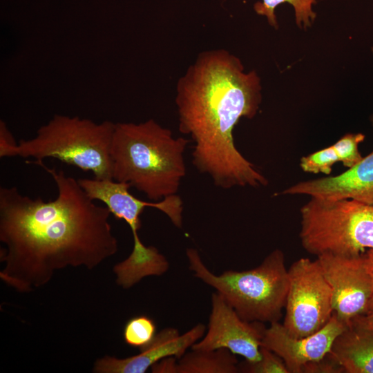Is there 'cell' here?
Here are the masks:
<instances>
[{
    "label": "cell",
    "instance_id": "cell-1",
    "mask_svg": "<svg viewBox=\"0 0 373 373\" xmlns=\"http://www.w3.org/2000/svg\"><path fill=\"white\" fill-rule=\"evenodd\" d=\"M37 164L55 182L53 200L24 195L16 186L0 187V278L25 294L48 284L58 270H92L118 250L108 209L96 204L64 171Z\"/></svg>",
    "mask_w": 373,
    "mask_h": 373
},
{
    "label": "cell",
    "instance_id": "cell-2",
    "mask_svg": "<svg viewBox=\"0 0 373 373\" xmlns=\"http://www.w3.org/2000/svg\"><path fill=\"white\" fill-rule=\"evenodd\" d=\"M254 70L224 49L200 52L179 79L175 104L179 131L194 142L193 163L218 187L266 186L267 178L237 149L233 131L253 118L261 103Z\"/></svg>",
    "mask_w": 373,
    "mask_h": 373
},
{
    "label": "cell",
    "instance_id": "cell-3",
    "mask_svg": "<svg viewBox=\"0 0 373 373\" xmlns=\"http://www.w3.org/2000/svg\"><path fill=\"white\" fill-rule=\"evenodd\" d=\"M188 142L153 119L116 123L111 147L113 179L128 183L153 201L176 195L186 175Z\"/></svg>",
    "mask_w": 373,
    "mask_h": 373
},
{
    "label": "cell",
    "instance_id": "cell-4",
    "mask_svg": "<svg viewBox=\"0 0 373 373\" xmlns=\"http://www.w3.org/2000/svg\"><path fill=\"white\" fill-rule=\"evenodd\" d=\"M189 269L214 288L241 318L248 322H278L285 308L289 288L283 252H271L258 267L241 271L227 270L216 275L204 265L198 251L186 249Z\"/></svg>",
    "mask_w": 373,
    "mask_h": 373
},
{
    "label": "cell",
    "instance_id": "cell-5",
    "mask_svg": "<svg viewBox=\"0 0 373 373\" xmlns=\"http://www.w3.org/2000/svg\"><path fill=\"white\" fill-rule=\"evenodd\" d=\"M115 124L101 123L64 115H55L37 131L36 136L21 140L12 156L32 157V163L54 158L92 172L97 179H113L111 147Z\"/></svg>",
    "mask_w": 373,
    "mask_h": 373
},
{
    "label": "cell",
    "instance_id": "cell-6",
    "mask_svg": "<svg viewBox=\"0 0 373 373\" xmlns=\"http://www.w3.org/2000/svg\"><path fill=\"white\" fill-rule=\"evenodd\" d=\"M300 218L301 245L312 255L357 256L373 249V205L311 197Z\"/></svg>",
    "mask_w": 373,
    "mask_h": 373
},
{
    "label": "cell",
    "instance_id": "cell-7",
    "mask_svg": "<svg viewBox=\"0 0 373 373\" xmlns=\"http://www.w3.org/2000/svg\"><path fill=\"white\" fill-rule=\"evenodd\" d=\"M289 288L283 323L294 337L323 328L333 314L332 292L317 260L301 258L288 269Z\"/></svg>",
    "mask_w": 373,
    "mask_h": 373
},
{
    "label": "cell",
    "instance_id": "cell-8",
    "mask_svg": "<svg viewBox=\"0 0 373 373\" xmlns=\"http://www.w3.org/2000/svg\"><path fill=\"white\" fill-rule=\"evenodd\" d=\"M332 292L334 314L347 323L369 311L372 294V279L363 254L342 256L324 254L317 256Z\"/></svg>",
    "mask_w": 373,
    "mask_h": 373
},
{
    "label": "cell",
    "instance_id": "cell-9",
    "mask_svg": "<svg viewBox=\"0 0 373 373\" xmlns=\"http://www.w3.org/2000/svg\"><path fill=\"white\" fill-rule=\"evenodd\" d=\"M77 180L90 199L103 202L111 214L127 223L133 234V251L135 252L141 251L146 247L138 236L142 226L140 216L146 207L160 210L168 216L175 227H182L183 202L177 195L166 197L157 202H147L134 196L129 191L131 185L126 182L95 178Z\"/></svg>",
    "mask_w": 373,
    "mask_h": 373
},
{
    "label": "cell",
    "instance_id": "cell-10",
    "mask_svg": "<svg viewBox=\"0 0 373 373\" xmlns=\"http://www.w3.org/2000/svg\"><path fill=\"white\" fill-rule=\"evenodd\" d=\"M266 327L260 322H248L217 291L211 295V312L208 329L191 349L229 350L248 361L260 359V347Z\"/></svg>",
    "mask_w": 373,
    "mask_h": 373
},
{
    "label": "cell",
    "instance_id": "cell-11",
    "mask_svg": "<svg viewBox=\"0 0 373 373\" xmlns=\"http://www.w3.org/2000/svg\"><path fill=\"white\" fill-rule=\"evenodd\" d=\"M346 325L333 314L319 331L307 336L294 337L287 333L283 324L274 322L265 328L261 346L280 356L289 373H301L305 365L322 359L330 352L335 338Z\"/></svg>",
    "mask_w": 373,
    "mask_h": 373
},
{
    "label": "cell",
    "instance_id": "cell-12",
    "mask_svg": "<svg viewBox=\"0 0 373 373\" xmlns=\"http://www.w3.org/2000/svg\"><path fill=\"white\" fill-rule=\"evenodd\" d=\"M206 327L198 323L188 332L180 334L173 327L162 329L139 354L124 358L106 355L95 361V373H144L160 360L169 357L180 358L204 335Z\"/></svg>",
    "mask_w": 373,
    "mask_h": 373
},
{
    "label": "cell",
    "instance_id": "cell-13",
    "mask_svg": "<svg viewBox=\"0 0 373 373\" xmlns=\"http://www.w3.org/2000/svg\"><path fill=\"white\" fill-rule=\"evenodd\" d=\"M278 195H307L326 200L350 199L373 205V151L337 175L299 182Z\"/></svg>",
    "mask_w": 373,
    "mask_h": 373
},
{
    "label": "cell",
    "instance_id": "cell-14",
    "mask_svg": "<svg viewBox=\"0 0 373 373\" xmlns=\"http://www.w3.org/2000/svg\"><path fill=\"white\" fill-rule=\"evenodd\" d=\"M346 373H373V332L362 316L351 320L329 352Z\"/></svg>",
    "mask_w": 373,
    "mask_h": 373
},
{
    "label": "cell",
    "instance_id": "cell-15",
    "mask_svg": "<svg viewBox=\"0 0 373 373\" xmlns=\"http://www.w3.org/2000/svg\"><path fill=\"white\" fill-rule=\"evenodd\" d=\"M236 355L225 348L194 350L185 352L178 361L177 373H237Z\"/></svg>",
    "mask_w": 373,
    "mask_h": 373
},
{
    "label": "cell",
    "instance_id": "cell-16",
    "mask_svg": "<svg viewBox=\"0 0 373 373\" xmlns=\"http://www.w3.org/2000/svg\"><path fill=\"white\" fill-rule=\"evenodd\" d=\"M318 0H262L256 2L254 6L256 12L259 15L265 16L269 23L277 28L278 23L275 15L276 7L284 3L291 4L294 8L296 21L300 28H306L311 26L316 19V13L312 10V6Z\"/></svg>",
    "mask_w": 373,
    "mask_h": 373
},
{
    "label": "cell",
    "instance_id": "cell-17",
    "mask_svg": "<svg viewBox=\"0 0 373 373\" xmlns=\"http://www.w3.org/2000/svg\"><path fill=\"white\" fill-rule=\"evenodd\" d=\"M155 324L146 316H138L131 318L124 327V342L139 349L146 346L153 339L156 333Z\"/></svg>",
    "mask_w": 373,
    "mask_h": 373
},
{
    "label": "cell",
    "instance_id": "cell-18",
    "mask_svg": "<svg viewBox=\"0 0 373 373\" xmlns=\"http://www.w3.org/2000/svg\"><path fill=\"white\" fill-rule=\"evenodd\" d=\"M340 162L333 145L301 157L300 166L304 172L329 175L332 166Z\"/></svg>",
    "mask_w": 373,
    "mask_h": 373
},
{
    "label": "cell",
    "instance_id": "cell-19",
    "mask_svg": "<svg viewBox=\"0 0 373 373\" xmlns=\"http://www.w3.org/2000/svg\"><path fill=\"white\" fill-rule=\"evenodd\" d=\"M260 359L238 363L239 372L245 373H289L283 359L270 350L260 347Z\"/></svg>",
    "mask_w": 373,
    "mask_h": 373
},
{
    "label": "cell",
    "instance_id": "cell-20",
    "mask_svg": "<svg viewBox=\"0 0 373 373\" xmlns=\"http://www.w3.org/2000/svg\"><path fill=\"white\" fill-rule=\"evenodd\" d=\"M365 138V135L361 133H347L333 144L344 166L351 168L363 159L358 145Z\"/></svg>",
    "mask_w": 373,
    "mask_h": 373
},
{
    "label": "cell",
    "instance_id": "cell-21",
    "mask_svg": "<svg viewBox=\"0 0 373 373\" xmlns=\"http://www.w3.org/2000/svg\"><path fill=\"white\" fill-rule=\"evenodd\" d=\"M341 373L342 367L328 353L322 359L312 362L303 367L301 373Z\"/></svg>",
    "mask_w": 373,
    "mask_h": 373
},
{
    "label": "cell",
    "instance_id": "cell-22",
    "mask_svg": "<svg viewBox=\"0 0 373 373\" xmlns=\"http://www.w3.org/2000/svg\"><path fill=\"white\" fill-rule=\"evenodd\" d=\"M17 143L7 127L6 124L0 121V157H12Z\"/></svg>",
    "mask_w": 373,
    "mask_h": 373
},
{
    "label": "cell",
    "instance_id": "cell-23",
    "mask_svg": "<svg viewBox=\"0 0 373 373\" xmlns=\"http://www.w3.org/2000/svg\"><path fill=\"white\" fill-rule=\"evenodd\" d=\"M175 356L166 357L151 367L153 373H177L178 361Z\"/></svg>",
    "mask_w": 373,
    "mask_h": 373
},
{
    "label": "cell",
    "instance_id": "cell-24",
    "mask_svg": "<svg viewBox=\"0 0 373 373\" xmlns=\"http://www.w3.org/2000/svg\"><path fill=\"white\" fill-rule=\"evenodd\" d=\"M364 259L366 267L367 269V271L370 274V276L372 279V297L370 299V306H369V312L373 310V249H368L366 251L364 254Z\"/></svg>",
    "mask_w": 373,
    "mask_h": 373
},
{
    "label": "cell",
    "instance_id": "cell-25",
    "mask_svg": "<svg viewBox=\"0 0 373 373\" xmlns=\"http://www.w3.org/2000/svg\"><path fill=\"white\" fill-rule=\"evenodd\" d=\"M365 324L373 332V310L367 312L366 314L362 316Z\"/></svg>",
    "mask_w": 373,
    "mask_h": 373
},
{
    "label": "cell",
    "instance_id": "cell-26",
    "mask_svg": "<svg viewBox=\"0 0 373 373\" xmlns=\"http://www.w3.org/2000/svg\"><path fill=\"white\" fill-rule=\"evenodd\" d=\"M370 122H371L372 125L373 126V114H372V115L370 116Z\"/></svg>",
    "mask_w": 373,
    "mask_h": 373
},
{
    "label": "cell",
    "instance_id": "cell-27",
    "mask_svg": "<svg viewBox=\"0 0 373 373\" xmlns=\"http://www.w3.org/2000/svg\"><path fill=\"white\" fill-rule=\"evenodd\" d=\"M372 52H373V48H372Z\"/></svg>",
    "mask_w": 373,
    "mask_h": 373
}]
</instances>
